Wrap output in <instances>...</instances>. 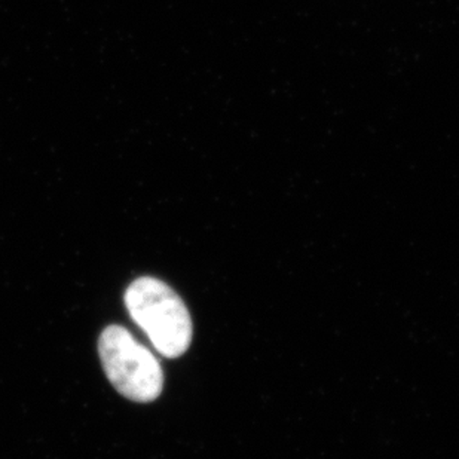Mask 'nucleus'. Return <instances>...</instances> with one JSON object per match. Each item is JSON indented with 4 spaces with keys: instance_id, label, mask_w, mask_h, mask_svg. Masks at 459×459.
Instances as JSON below:
<instances>
[{
    "instance_id": "2",
    "label": "nucleus",
    "mask_w": 459,
    "mask_h": 459,
    "mask_svg": "<svg viewBox=\"0 0 459 459\" xmlns=\"http://www.w3.org/2000/svg\"><path fill=\"white\" fill-rule=\"evenodd\" d=\"M99 354L108 381L124 397L139 403L160 397L164 386L160 361L128 330L121 325L103 330Z\"/></svg>"
},
{
    "instance_id": "1",
    "label": "nucleus",
    "mask_w": 459,
    "mask_h": 459,
    "mask_svg": "<svg viewBox=\"0 0 459 459\" xmlns=\"http://www.w3.org/2000/svg\"><path fill=\"white\" fill-rule=\"evenodd\" d=\"M126 305L160 354L178 359L189 350L194 332L191 316L169 284L152 277L139 278L128 287Z\"/></svg>"
}]
</instances>
